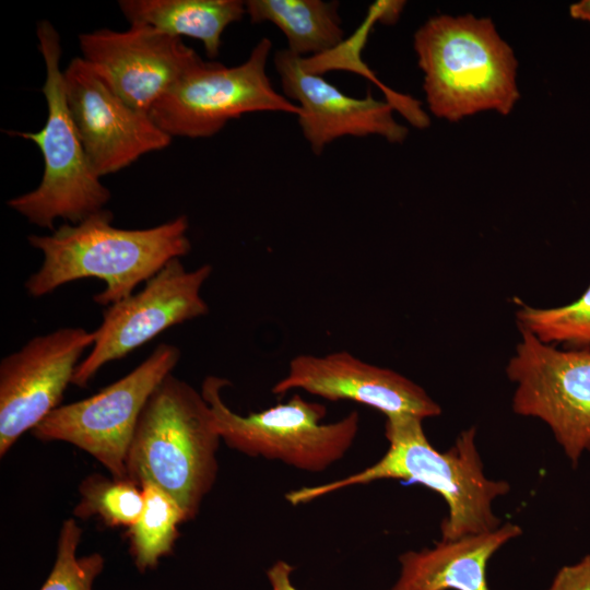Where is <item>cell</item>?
<instances>
[{
	"mask_svg": "<svg viewBox=\"0 0 590 590\" xmlns=\"http://www.w3.org/2000/svg\"><path fill=\"white\" fill-rule=\"evenodd\" d=\"M113 219L103 209L76 224H62L49 235L28 236L44 260L25 282L27 294L42 297L69 282L96 278L104 281L105 288L93 299L108 307L191 249L186 215L143 229L115 227Z\"/></svg>",
	"mask_w": 590,
	"mask_h": 590,
	"instance_id": "obj_2",
	"label": "cell"
},
{
	"mask_svg": "<svg viewBox=\"0 0 590 590\" xmlns=\"http://www.w3.org/2000/svg\"><path fill=\"white\" fill-rule=\"evenodd\" d=\"M36 35L46 69L42 88L47 104L46 122L37 132L11 133L38 146L44 173L34 190L7 204L30 223L54 229L57 219L76 224L103 210L110 191L92 167L68 108L60 70V36L49 21L37 23Z\"/></svg>",
	"mask_w": 590,
	"mask_h": 590,
	"instance_id": "obj_5",
	"label": "cell"
},
{
	"mask_svg": "<svg viewBox=\"0 0 590 590\" xmlns=\"http://www.w3.org/2000/svg\"><path fill=\"white\" fill-rule=\"evenodd\" d=\"M79 492L74 516L84 519L97 516L109 527L131 528L143 510L142 487L128 479L93 474L82 481Z\"/></svg>",
	"mask_w": 590,
	"mask_h": 590,
	"instance_id": "obj_21",
	"label": "cell"
},
{
	"mask_svg": "<svg viewBox=\"0 0 590 590\" xmlns=\"http://www.w3.org/2000/svg\"><path fill=\"white\" fill-rule=\"evenodd\" d=\"M271 48V40L262 38L247 60L234 67L199 56L153 106L151 118L172 138H208L249 113L298 116L299 107L276 92L267 74Z\"/></svg>",
	"mask_w": 590,
	"mask_h": 590,
	"instance_id": "obj_7",
	"label": "cell"
},
{
	"mask_svg": "<svg viewBox=\"0 0 590 590\" xmlns=\"http://www.w3.org/2000/svg\"><path fill=\"white\" fill-rule=\"evenodd\" d=\"M573 19L590 22V0H581L569 7Z\"/></svg>",
	"mask_w": 590,
	"mask_h": 590,
	"instance_id": "obj_25",
	"label": "cell"
},
{
	"mask_svg": "<svg viewBox=\"0 0 590 590\" xmlns=\"http://www.w3.org/2000/svg\"><path fill=\"white\" fill-rule=\"evenodd\" d=\"M429 110L456 122L487 110L508 115L519 99L518 62L488 17L439 14L414 34Z\"/></svg>",
	"mask_w": 590,
	"mask_h": 590,
	"instance_id": "obj_3",
	"label": "cell"
},
{
	"mask_svg": "<svg viewBox=\"0 0 590 590\" xmlns=\"http://www.w3.org/2000/svg\"><path fill=\"white\" fill-rule=\"evenodd\" d=\"M144 505L138 521L129 528L130 552L137 569L145 573L168 555L178 536V526L187 521L179 504L153 483L142 486Z\"/></svg>",
	"mask_w": 590,
	"mask_h": 590,
	"instance_id": "obj_19",
	"label": "cell"
},
{
	"mask_svg": "<svg viewBox=\"0 0 590 590\" xmlns=\"http://www.w3.org/2000/svg\"><path fill=\"white\" fill-rule=\"evenodd\" d=\"M118 5L130 24L200 40L210 59L219 56L225 28L246 14L240 0H120Z\"/></svg>",
	"mask_w": 590,
	"mask_h": 590,
	"instance_id": "obj_17",
	"label": "cell"
},
{
	"mask_svg": "<svg viewBox=\"0 0 590 590\" xmlns=\"http://www.w3.org/2000/svg\"><path fill=\"white\" fill-rule=\"evenodd\" d=\"M81 536L82 530L74 519L62 523L54 566L39 590H93L104 568V557L98 553L79 556Z\"/></svg>",
	"mask_w": 590,
	"mask_h": 590,
	"instance_id": "obj_22",
	"label": "cell"
},
{
	"mask_svg": "<svg viewBox=\"0 0 590 590\" xmlns=\"http://www.w3.org/2000/svg\"><path fill=\"white\" fill-rule=\"evenodd\" d=\"M516 321L519 330L543 343L590 350V285L567 305L536 308L522 304L516 311Z\"/></svg>",
	"mask_w": 590,
	"mask_h": 590,
	"instance_id": "obj_20",
	"label": "cell"
},
{
	"mask_svg": "<svg viewBox=\"0 0 590 590\" xmlns=\"http://www.w3.org/2000/svg\"><path fill=\"white\" fill-rule=\"evenodd\" d=\"M546 590H590V554L562 567Z\"/></svg>",
	"mask_w": 590,
	"mask_h": 590,
	"instance_id": "obj_23",
	"label": "cell"
},
{
	"mask_svg": "<svg viewBox=\"0 0 590 590\" xmlns=\"http://www.w3.org/2000/svg\"><path fill=\"white\" fill-rule=\"evenodd\" d=\"M506 366L516 414L542 420L571 463L590 452V350L558 349L520 330Z\"/></svg>",
	"mask_w": 590,
	"mask_h": 590,
	"instance_id": "obj_9",
	"label": "cell"
},
{
	"mask_svg": "<svg viewBox=\"0 0 590 590\" xmlns=\"http://www.w3.org/2000/svg\"><path fill=\"white\" fill-rule=\"evenodd\" d=\"M293 390L329 401H354L382 412L386 417L410 414L424 420L441 412L439 404L414 381L346 351L293 357L286 375L272 387V393Z\"/></svg>",
	"mask_w": 590,
	"mask_h": 590,
	"instance_id": "obj_15",
	"label": "cell"
},
{
	"mask_svg": "<svg viewBox=\"0 0 590 590\" xmlns=\"http://www.w3.org/2000/svg\"><path fill=\"white\" fill-rule=\"evenodd\" d=\"M245 5L252 23L274 24L286 37L287 49L299 57L327 54L343 42L335 1L249 0Z\"/></svg>",
	"mask_w": 590,
	"mask_h": 590,
	"instance_id": "obj_18",
	"label": "cell"
},
{
	"mask_svg": "<svg viewBox=\"0 0 590 590\" xmlns=\"http://www.w3.org/2000/svg\"><path fill=\"white\" fill-rule=\"evenodd\" d=\"M273 61L285 97L300 109L298 123L315 154L342 137L379 135L391 143L406 139L409 130L394 119L388 101L370 93L362 98L344 94L287 48L278 50Z\"/></svg>",
	"mask_w": 590,
	"mask_h": 590,
	"instance_id": "obj_14",
	"label": "cell"
},
{
	"mask_svg": "<svg viewBox=\"0 0 590 590\" xmlns=\"http://www.w3.org/2000/svg\"><path fill=\"white\" fill-rule=\"evenodd\" d=\"M94 331L67 327L31 339L0 362V456L59 406Z\"/></svg>",
	"mask_w": 590,
	"mask_h": 590,
	"instance_id": "obj_11",
	"label": "cell"
},
{
	"mask_svg": "<svg viewBox=\"0 0 590 590\" xmlns=\"http://www.w3.org/2000/svg\"><path fill=\"white\" fill-rule=\"evenodd\" d=\"M422 423L421 417L410 414L386 417L389 447L380 460L343 479L292 489L285 499L297 506L354 485L402 480L423 484L445 499L448 516L440 526L441 540L499 528L500 520L494 515L492 504L507 494L510 486L506 481L485 476L475 446V427L463 430L449 450L440 452L428 441Z\"/></svg>",
	"mask_w": 590,
	"mask_h": 590,
	"instance_id": "obj_1",
	"label": "cell"
},
{
	"mask_svg": "<svg viewBox=\"0 0 590 590\" xmlns=\"http://www.w3.org/2000/svg\"><path fill=\"white\" fill-rule=\"evenodd\" d=\"M63 82L70 115L99 177L170 144L150 114L127 104L82 57L69 62Z\"/></svg>",
	"mask_w": 590,
	"mask_h": 590,
	"instance_id": "obj_12",
	"label": "cell"
},
{
	"mask_svg": "<svg viewBox=\"0 0 590 590\" xmlns=\"http://www.w3.org/2000/svg\"><path fill=\"white\" fill-rule=\"evenodd\" d=\"M229 385L224 378L208 376L201 393L211 408L221 439L249 457L279 460L297 470L318 473L341 460L357 436L356 411L339 421L322 423L326 406L297 393L284 403L240 415L222 398L221 390Z\"/></svg>",
	"mask_w": 590,
	"mask_h": 590,
	"instance_id": "obj_6",
	"label": "cell"
},
{
	"mask_svg": "<svg viewBox=\"0 0 590 590\" xmlns=\"http://www.w3.org/2000/svg\"><path fill=\"white\" fill-rule=\"evenodd\" d=\"M220 440L202 393L170 374L140 415L126 459V479L139 486L153 483L192 519L215 483Z\"/></svg>",
	"mask_w": 590,
	"mask_h": 590,
	"instance_id": "obj_4",
	"label": "cell"
},
{
	"mask_svg": "<svg viewBox=\"0 0 590 590\" xmlns=\"http://www.w3.org/2000/svg\"><path fill=\"white\" fill-rule=\"evenodd\" d=\"M294 567L285 560H276L267 571L271 590H297L293 585L291 575Z\"/></svg>",
	"mask_w": 590,
	"mask_h": 590,
	"instance_id": "obj_24",
	"label": "cell"
},
{
	"mask_svg": "<svg viewBox=\"0 0 590 590\" xmlns=\"http://www.w3.org/2000/svg\"><path fill=\"white\" fill-rule=\"evenodd\" d=\"M521 533L519 526L507 522L489 532L441 540L429 548L408 551L399 557L400 574L389 590H489L488 560Z\"/></svg>",
	"mask_w": 590,
	"mask_h": 590,
	"instance_id": "obj_16",
	"label": "cell"
},
{
	"mask_svg": "<svg viewBox=\"0 0 590 590\" xmlns=\"http://www.w3.org/2000/svg\"><path fill=\"white\" fill-rule=\"evenodd\" d=\"M181 356L158 344L125 377L86 399L58 406L33 430L44 441H66L86 451L116 479H126V459L140 415L154 390Z\"/></svg>",
	"mask_w": 590,
	"mask_h": 590,
	"instance_id": "obj_8",
	"label": "cell"
},
{
	"mask_svg": "<svg viewBox=\"0 0 590 590\" xmlns=\"http://www.w3.org/2000/svg\"><path fill=\"white\" fill-rule=\"evenodd\" d=\"M82 58L131 107L150 114L199 57L181 38L146 24L79 36Z\"/></svg>",
	"mask_w": 590,
	"mask_h": 590,
	"instance_id": "obj_13",
	"label": "cell"
},
{
	"mask_svg": "<svg viewBox=\"0 0 590 590\" xmlns=\"http://www.w3.org/2000/svg\"><path fill=\"white\" fill-rule=\"evenodd\" d=\"M211 273L210 264L188 271L180 258H174L140 292L109 305L72 384L85 387L105 364L125 357L174 326L206 315L209 307L201 290Z\"/></svg>",
	"mask_w": 590,
	"mask_h": 590,
	"instance_id": "obj_10",
	"label": "cell"
}]
</instances>
